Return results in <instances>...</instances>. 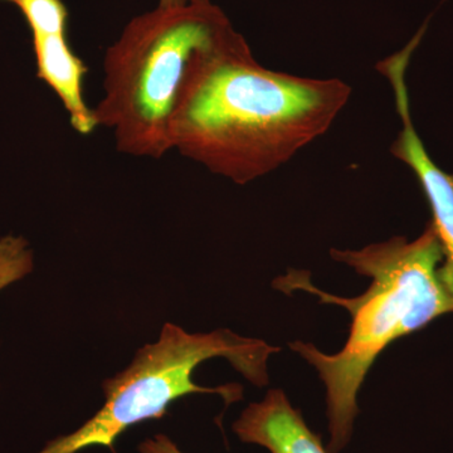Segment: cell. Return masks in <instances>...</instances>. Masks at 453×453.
<instances>
[{
	"label": "cell",
	"instance_id": "8992f818",
	"mask_svg": "<svg viewBox=\"0 0 453 453\" xmlns=\"http://www.w3.org/2000/svg\"><path fill=\"white\" fill-rule=\"evenodd\" d=\"M234 432L243 443L271 453H329L281 389L270 390L264 401L250 404L234 423Z\"/></svg>",
	"mask_w": 453,
	"mask_h": 453
},
{
	"label": "cell",
	"instance_id": "277c9868",
	"mask_svg": "<svg viewBox=\"0 0 453 453\" xmlns=\"http://www.w3.org/2000/svg\"><path fill=\"white\" fill-rule=\"evenodd\" d=\"M280 348L264 340L244 338L231 330L187 333L165 324L159 339L140 349L131 365L104 381L105 404L81 427L50 441L37 453H77L89 447H112L127 428L148 419L162 418L173 402L189 395H219L226 404L242 399V387L216 388L193 380L196 366L211 357H226L256 386L268 383L267 360Z\"/></svg>",
	"mask_w": 453,
	"mask_h": 453
},
{
	"label": "cell",
	"instance_id": "5b68a950",
	"mask_svg": "<svg viewBox=\"0 0 453 453\" xmlns=\"http://www.w3.org/2000/svg\"><path fill=\"white\" fill-rule=\"evenodd\" d=\"M426 29L427 26L423 25L403 50L380 61L378 70L392 85L396 111L402 122V129L390 148V153L412 169L427 196L434 216L431 222L436 228L445 253V259L440 268L441 276L453 297V173H446L438 168L414 129L405 83V73L411 57L421 43Z\"/></svg>",
	"mask_w": 453,
	"mask_h": 453
},
{
	"label": "cell",
	"instance_id": "3957f363",
	"mask_svg": "<svg viewBox=\"0 0 453 453\" xmlns=\"http://www.w3.org/2000/svg\"><path fill=\"white\" fill-rule=\"evenodd\" d=\"M232 26L211 2L160 7L133 18L104 58L97 127H109L116 149L160 159L172 151V120L190 65Z\"/></svg>",
	"mask_w": 453,
	"mask_h": 453
},
{
	"label": "cell",
	"instance_id": "8fae6325",
	"mask_svg": "<svg viewBox=\"0 0 453 453\" xmlns=\"http://www.w3.org/2000/svg\"><path fill=\"white\" fill-rule=\"evenodd\" d=\"M211 0H159L160 7H186V5L201 4Z\"/></svg>",
	"mask_w": 453,
	"mask_h": 453
},
{
	"label": "cell",
	"instance_id": "9c48e42d",
	"mask_svg": "<svg viewBox=\"0 0 453 453\" xmlns=\"http://www.w3.org/2000/svg\"><path fill=\"white\" fill-rule=\"evenodd\" d=\"M35 256L28 241L20 235L0 238V291L32 273Z\"/></svg>",
	"mask_w": 453,
	"mask_h": 453
},
{
	"label": "cell",
	"instance_id": "ba28073f",
	"mask_svg": "<svg viewBox=\"0 0 453 453\" xmlns=\"http://www.w3.org/2000/svg\"><path fill=\"white\" fill-rule=\"evenodd\" d=\"M19 9L32 35H67L70 13L64 0H2Z\"/></svg>",
	"mask_w": 453,
	"mask_h": 453
},
{
	"label": "cell",
	"instance_id": "6da1fadb",
	"mask_svg": "<svg viewBox=\"0 0 453 453\" xmlns=\"http://www.w3.org/2000/svg\"><path fill=\"white\" fill-rule=\"evenodd\" d=\"M351 88L259 65L231 26L190 65L172 120V150L244 186L323 136Z\"/></svg>",
	"mask_w": 453,
	"mask_h": 453
},
{
	"label": "cell",
	"instance_id": "30bf717a",
	"mask_svg": "<svg viewBox=\"0 0 453 453\" xmlns=\"http://www.w3.org/2000/svg\"><path fill=\"white\" fill-rule=\"evenodd\" d=\"M140 453H184L165 434H157L153 438H148L139 445Z\"/></svg>",
	"mask_w": 453,
	"mask_h": 453
},
{
	"label": "cell",
	"instance_id": "52a82bcc",
	"mask_svg": "<svg viewBox=\"0 0 453 453\" xmlns=\"http://www.w3.org/2000/svg\"><path fill=\"white\" fill-rule=\"evenodd\" d=\"M32 37L38 79L59 98L74 131L85 136L94 133L96 118L83 95L88 65L71 49L67 35Z\"/></svg>",
	"mask_w": 453,
	"mask_h": 453
},
{
	"label": "cell",
	"instance_id": "7a4b0ae2",
	"mask_svg": "<svg viewBox=\"0 0 453 453\" xmlns=\"http://www.w3.org/2000/svg\"><path fill=\"white\" fill-rule=\"evenodd\" d=\"M330 255L371 279L365 294L353 299L334 296L312 285L305 271H290L275 280L273 286L285 292L308 291L320 297L321 303L350 312V332L339 353H321L309 342L288 344L314 366L326 387V449L340 453L353 437L359 414L357 393L377 357L396 339L418 332L440 316L452 314L453 297L441 276L445 253L432 222L414 241L393 237L354 251L333 249Z\"/></svg>",
	"mask_w": 453,
	"mask_h": 453
}]
</instances>
